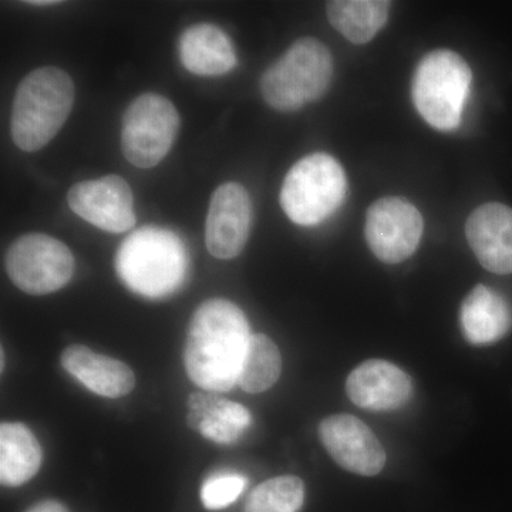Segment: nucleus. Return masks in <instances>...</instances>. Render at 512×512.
Listing matches in <instances>:
<instances>
[{
	"instance_id": "19",
	"label": "nucleus",
	"mask_w": 512,
	"mask_h": 512,
	"mask_svg": "<svg viewBox=\"0 0 512 512\" xmlns=\"http://www.w3.org/2000/svg\"><path fill=\"white\" fill-rule=\"evenodd\" d=\"M43 451L33 431L19 421L0 426V481L8 487L28 483L42 467Z\"/></svg>"
},
{
	"instance_id": "20",
	"label": "nucleus",
	"mask_w": 512,
	"mask_h": 512,
	"mask_svg": "<svg viewBox=\"0 0 512 512\" xmlns=\"http://www.w3.org/2000/svg\"><path fill=\"white\" fill-rule=\"evenodd\" d=\"M328 19L340 35L355 45H365L389 19L390 2L383 0H335L328 3Z\"/></svg>"
},
{
	"instance_id": "14",
	"label": "nucleus",
	"mask_w": 512,
	"mask_h": 512,
	"mask_svg": "<svg viewBox=\"0 0 512 512\" xmlns=\"http://www.w3.org/2000/svg\"><path fill=\"white\" fill-rule=\"evenodd\" d=\"M466 235L483 268L512 274V208L500 202L481 205L468 217Z\"/></svg>"
},
{
	"instance_id": "2",
	"label": "nucleus",
	"mask_w": 512,
	"mask_h": 512,
	"mask_svg": "<svg viewBox=\"0 0 512 512\" xmlns=\"http://www.w3.org/2000/svg\"><path fill=\"white\" fill-rule=\"evenodd\" d=\"M72 77L55 66L39 67L20 82L13 100L10 131L26 153L40 150L62 130L73 110Z\"/></svg>"
},
{
	"instance_id": "9",
	"label": "nucleus",
	"mask_w": 512,
	"mask_h": 512,
	"mask_svg": "<svg viewBox=\"0 0 512 512\" xmlns=\"http://www.w3.org/2000/svg\"><path fill=\"white\" fill-rule=\"evenodd\" d=\"M423 229L420 211L404 198H380L367 211V245L384 264L409 259L419 248Z\"/></svg>"
},
{
	"instance_id": "24",
	"label": "nucleus",
	"mask_w": 512,
	"mask_h": 512,
	"mask_svg": "<svg viewBox=\"0 0 512 512\" xmlns=\"http://www.w3.org/2000/svg\"><path fill=\"white\" fill-rule=\"evenodd\" d=\"M25 512H69L66 505L56 500H45L39 501V503L33 504L32 507L28 508Z\"/></svg>"
},
{
	"instance_id": "23",
	"label": "nucleus",
	"mask_w": 512,
	"mask_h": 512,
	"mask_svg": "<svg viewBox=\"0 0 512 512\" xmlns=\"http://www.w3.org/2000/svg\"><path fill=\"white\" fill-rule=\"evenodd\" d=\"M247 478L237 473H220L201 487V501L207 510L217 511L235 503L247 487Z\"/></svg>"
},
{
	"instance_id": "25",
	"label": "nucleus",
	"mask_w": 512,
	"mask_h": 512,
	"mask_svg": "<svg viewBox=\"0 0 512 512\" xmlns=\"http://www.w3.org/2000/svg\"><path fill=\"white\" fill-rule=\"evenodd\" d=\"M57 2H29V5H32V6H50V5H56Z\"/></svg>"
},
{
	"instance_id": "4",
	"label": "nucleus",
	"mask_w": 512,
	"mask_h": 512,
	"mask_svg": "<svg viewBox=\"0 0 512 512\" xmlns=\"http://www.w3.org/2000/svg\"><path fill=\"white\" fill-rule=\"evenodd\" d=\"M332 77L333 57L328 47L305 37L266 70L261 92L272 109L296 111L328 92Z\"/></svg>"
},
{
	"instance_id": "1",
	"label": "nucleus",
	"mask_w": 512,
	"mask_h": 512,
	"mask_svg": "<svg viewBox=\"0 0 512 512\" xmlns=\"http://www.w3.org/2000/svg\"><path fill=\"white\" fill-rule=\"evenodd\" d=\"M251 336L247 316L234 302L222 298L202 302L185 339L188 377L207 392H228L238 384Z\"/></svg>"
},
{
	"instance_id": "8",
	"label": "nucleus",
	"mask_w": 512,
	"mask_h": 512,
	"mask_svg": "<svg viewBox=\"0 0 512 512\" xmlns=\"http://www.w3.org/2000/svg\"><path fill=\"white\" fill-rule=\"evenodd\" d=\"M6 272L20 291L49 295L64 288L74 275V256L59 239L46 234L22 235L6 254Z\"/></svg>"
},
{
	"instance_id": "22",
	"label": "nucleus",
	"mask_w": 512,
	"mask_h": 512,
	"mask_svg": "<svg viewBox=\"0 0 512 512\" xmlns=\"http://www.w3.org/2000/svg\"><path fill=\"white\" fill-rule=\"evenodd\" d=\"M305 503V484L299 477L264 481L249 495L244 512H299Z\"/></svg>"
},
{
	"instance_id": "12",
	"label": "nucleus",
	"mask_w": 512,
	"mask_h": 512,
	"mask_svg": "<svg viewBox=\"0 0 512 512\" xmlns=\"http://www.w3.org/2000/svg\"><path fill=\"white\" fill-rule=\"evenodd\" d=\"M252 204L244 185L225 183L215 190L205 224V244L217 259L241 254L251 228Z\"/></svg>"
},
{
	"instance_id": "6",
	"label": "nucleus",
	"mask_w": 512,
	"mask_h": 512,
	"mask_svg": "<svg viewBox=\"0 0 512 512\" xmlns=\"http://www.w3.org/2000/svg\"><path fill=\"white\" fill-rule=\"evenodd\" d=\"M348 192V180L339 161L326 153L309 154L286 174L281 205L289 220L313 227L328 220Z\"/></svg>"
},
{
	"instance_id": "5",
	"label": "nucleus",
	"mask_w": 512,
	"mask_h": 512,
	"mask_svg": "<svg viewBox=\"0 0 512 512\" xmlns=\"http://www.w3.org/2000/svg\"><path fill=\"white\" fill-rule=\"evenodd\" d=\"M473 73L451 50H434L421 59L412 82L416 110L431 127L451 131L460 126Z\"/></svg>"
},
{
	"instance_id": "21",
	"label": "nucleus",
	"mask_w": 512,
	"mask_h": 512,
	"mask_svg": "<svg viewBox=\"0 0 512 512\" xmlns=\"http://www.w3.org/2000/svg\"><path fill=\"white\" fill-rule=\"evenodd\" d=\"M281 370V352L274 340L262 333L252 335L239 370L238 386L248 393H264L278 382Z\"/></svg>"
},
{
	"instance_id": "16",
	"label": "nucleus",
	"mask_w": 512,
	"mask_h": 512,
	"mask_svg": "<svg viewBox=\"0 0 512 512\" xmlns=\"http://www.w3.org/2000/svg\"><path fill=\"white\" fill-rule=\"evenodd\" d=\"M178 56L195 76L218 77L237 66L231 39L211 23H197L185 29L178 40Z\"/></svg>"
},
{
	"instance_id": "15",
	"label": "nucleus",
	"mask_w": 512,
	"mask_h": 512,
	"mask_svg": "<svg viewBox=\"0 0 512 512\" xmlns=\"http://www.w3.org/2000/svg\"><path fill=\"white\" fill-rule=\"evenodd\" d=\"M60 362L70 376L97 396L120 399L136 387V375L126 363L84 345L67 346Z\"/></svg>"
},
{
	"instance_id": "26",
	"label": "nucleus",
	"mask_w": 512,
	"mask_h": 512,
	"mask_svg": "<svg viewBox=\"0 0 512 512\" xmlns=\"http://www.w3.org/2000/svg\"><path fill=\"white\" fill-rule=\"evenodd\" d=\"M3 366H5V352H3V350H2V370H3Z\"/></svg>"
},
{
	"instance_id": "7",
	"label": "nucleus",
	"mask_w": 512,
	"mask_h": 512,
	"mask_svg": "<svg viewBox=\"0 0 512 512\" xmlns=\"http://www.w3.org/2000/svg\"><path fill=\"white\" fill-rule=\"evenodd\" d=\"M180 128V114L167 97L138 96L121 120V151L131 165L153 168L170 153Z\"/></svg>"
},
{
	"instance_id": "17",
	"label": "nucleus",
	"mask_w": 512,
	"mask_h": 512,
	"mask_svg": "<svg viewBox=\"0 0 512 512\" xmlns=\"http://www.w3.org/2000/svg\"><path fill=\"white\" fill-rule=\"evenodd\" d=\"M187 404L188 426L214 443H237L252 421L251 413L242 404L218 394L192 393Z\"/></svg>"
},
{
	"instance_id": "13",
	"label": "nucleus",
	"mask_w": 512,
	"mask_h": 512,
	"mask_svg": "<svg viewBox=\"0 0 512 512\" xmlns=\"http://www.w3.org/2000/svg\"><path fill=\"white\" fill-rule=\"evenodd\" d=\"M346 392L362 409L390 412L412 399L413 380L400 367L386 360H366L350 373Z\"/></svg>"
},
{
	"instance_id": "11",
	"label": "nucleus",
	"mask_w": 512,
	"mask_h": 512,
	"mask_svg": "<svg viewBox=\"0 0 512 512\" xmlns=\"http://www.w3.org/2000/svg\"><path fill=\"white\" fill-rule=\"evenodd\" d=\"M319 439L329 456L340 467L357 474L373 477L383 470L386 453L372 430L350 414H335L319 424Z\"/></svg>"
},
{
	"instance_id": "3",
	"label": "nucleus",
	"mask_w": 512,
	"mask_h": 512,
	"mask_svg": "<svg viewBox=\"0 0 512 512\" xmlns=\"http://www.w3.org/2000/svg\"><path fill=\"white\" fill-rule=\"evenodd\" d=\"M117 274L138 295L163 298L183 284L187 251L168 229L144 227L124 239L117 251Z\"/></svg>"
},
{
	"instance_id": "10",
	"label": "nucleus",
	"mask_w": 512,
	"mask_h": 512,
	"mask_svg": "<svg viewBox=\"0 0 512 512\" xmlns=\"http://www.w3.org/2000/svg\"><path fill=\"white\" fill-rule=\"evenodd\" d=\"M67 204L74 214L101 231L123 234L136 225L133 191L120 175L73 185L67 192Z\"/></svg>"
},
{
	"instance_id": "18",
	"label": "nucleus",
	"mask_w": 512,
	"mask_h": 512,
	"mask_svg": "<svg viewBox=\"0 0 512 512\" xmlns=\"http://www.w3.org/2000/svg\"><path fill=\"white\" fill-rule=\"evenodd\" d=\"M460 323L468 342L491 345L510 332L512 309L503 295L488 286L477 285L461 305Z\"/></svg>"
}]
</instances>
